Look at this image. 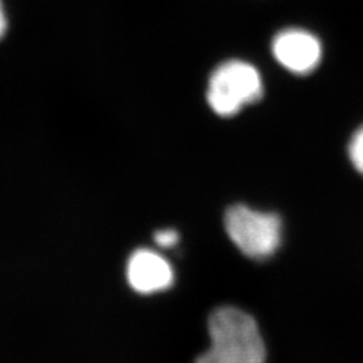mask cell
Masks as SVG:
<instances>
[{"label":"cell","instance_id":"3957f363","mask_svg":"<svg viewBox=\"0 0 363 363\" xmlns=\"http://www.w3.org/2000/svg\"><path fill=\"white\" fill-rule=\"evenodd\" d=\"M262 94L264 84L259 70L245 61L230 60L211 73L206 100L218 116L232 117L244 106L257 103Z\"/></svg>","mask_w":363,"mask_h":363},{"label":"cell","instance_id":"7a4b0ae2","mask_svg":"<svg viewBox=\"0 0 363 363\" xmlns=\"http://www.w3.org/2000/svg\"><path fill=\"white\" fill-rule=\"evenodd\" d=\"M223 225L230 241L249 259H269L281 245L283 222L274 213L233 205L226 210Z\"/></svg>","mask_w":363,"mask_h":363},{"label":"cell","instance_id":"6da1fadb","mask_svg":"<svg viewBox=\"0 0 363 363\" xmlns=\"http://www.w3.org/2000/svg\"><path fill=\"white\" fill-rule=\"evenodd\" d=\"M210 347L195 363H265L267 352L256 320L235 307H220L208 318Z\"/></svg>","mask_w":363,"mask_h":363},{"label":"cell","instance_id":"ba28073f","mask_svg":"<svg viewBox=\"0 0 363 363\" xmlns=\"http://www.w3.org/2000/svg\"><path fill=\"white\" fill-rule=\"evenodd\" d=\"M7 31V18H6V11H4V7H3V3L0 0V39L4 37Z\"/></svg>","mask_w":363,"mask_h":363},{"label":"cell","instance_id":"5b68a950","mask_svg":"<svg viewBox=\"0 0 363 363\" xmlns=\"http://www.w3.org/2000/svg\"><path fill=\"white\" fill-rule=\"evenodd\" d=\"M127 279L133 291L142 295H151L172 286L174 269L162 255L143 247L130 255L127 264Z\"/></svg>","mask_w":363,"mask_h":363},{"label":"cell","instance_id":"277c9868","mask_svg":"<svg viewBox=\"0 0 363 363\" xmlns=\"http://www.w3.org/2000/svg\"><path fill=\"white\" fill-rule=\"evenodd\" d=\"M274 60L296 76L312 73L322 61L323 49L316 35L303 28H286L273 38Z\"/></svg>","mask_w":363,"mask_h":363},{"label":"cell","instance_id":"52a82bcc","mask_svg":"<svg viewBox=\"0 0 363 363\" xmlns=\"http://www.w3.org/2000/svg\"><path fill=\"white\" fill-rule=\"evenodd\" d=\"M154 241L157 247L169 249L179 242V233L174 229H162L154 234Z\"/></svg>","mask_w":363,"mask_h":363},{"label":"cell","instance_id":"8992f818","mask_svg":"<svg viewBox=\"0 0 363 363\" xmlns=\"http://www.w3.org/2000/svg\"><path fill=\"white\" fill-rule=\"evenodd\" d=\"M349 157L354 169L363 175V125L355 130L349 144Z\"/></svg>","mask_w":363,"mask_h":363}]
</instances>
